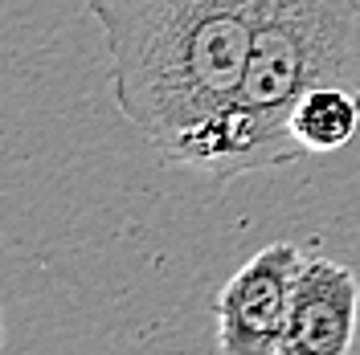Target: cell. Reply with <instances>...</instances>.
<instances>
[{
    "instance_id": "obj_4",
    "label": "cell",
    "mask_w": 360,
    "mask_h": 355,
    "mask_svg": "<svg viewBox=\"0 0 360 355\" xmlns=\"http://www.w3.org/2000/svg\"><path fill=\"white\" fill-rule=\"evenodd\" d=\"M360 314L356 274L332 257H303L278 355H344L352 351Z\"/></svg>"
},
{
    "instance_id": "obj_1",
    "label": "cell",
    "mask_w": 360,
    "mask_h": 355,
    "mask_svg": "<svg viewBox=\"0 0 360 355\" xmlns=\"http://www.w3.org/2000/svg\"><path fill=\"white\" fill-rule=\"evenodd\" d=\"M266 0H86L119 114L168 163L197 168L242 86Z\"/></svg>"
},
{
    "instance_id": "obj_3",
    "label": "cell",
    "mask_w": 360,
    "mask_h": 355,
    "mask_svg": "<svg viewBox=\"0 0 360 355\" xmlns=\"http://www.w3.org/2000/svg\"><path fill=\"white\" fill-rule=\"evenodd\" d=\"M303 257L307 253H299L295 245H266L217 290V351L278 355Z\"/></svg>"
},
{
    "instance_id": "obj_5",
    "label": "cell",
    "mask_w": 360,
    "mask_h": 355,
    "mask_svg": "<svg viewBox=\"0 0 360 355\" xmlns=\"http://www.w3.org/2000/svg\"><path fill=\"white\" fill-rule=\"evenodd\" d=\"M287 127H291V139L303 156L340 152L360 131V94L344 86H315L295 102Z\"/></svg>"
},
{
    "instance_id": "obj_2",
    "label": "cell",
    "mask_w": 360,
    "mask_h": 355,
    "mask_svg": "<svg viewBox=\"0 0 360 355\" xmlns=\"http://www.w3.org/2000/svg\"><path fill=\"white\" fill-rule=\"evenodd\" d=\"M315 86L360 94V0H266L242 86L197 172L233 180L295 163L303 152L287 123L295 102Z\"/></svg>"
}]
</instances>
